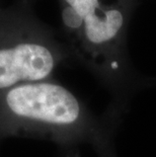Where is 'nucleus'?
<instances>
[{
    "label": "nucleus",
    "instance_id": "nucleus-3",
    "mask_svg": "<svg viewBox=\"0 0 156 157\" xmlns=\"http://www.w3.org/2000/svg\"><path fill=\"white\" fill-rule=\"evenodd\" d=\"M68 52L35 23L0 25V94L21 84L53 79Z\"/></svg>",
    "mask_w": 156,
    "mask_h": 157
},
{
    "label": "nucleus",
    "instance_id": "nucleus-4",
    "mask_svg": "<svg viewBox=\"0 0 156 157\" xmlns=\"http://www.w3.org/2000/svg\"><path fill=\"white\" fill-rule=\"evenodd\" d=\"M115 136L116 134L105 137L93 147L98 157H118L115 147Z\"/></svg>",
    "mask_w": 156,
    "mask_h": 157
},
{
    "label": "nucleus",
    "instance_id": "nucleus-1",
    "mask_svg": "<svg viewBox=\"0 0 156 157\" xmlns=\"http://www.w3.org/2000/svg\"><path fill=\"white\" fill-rule=\"evenodd\" d=\"M126 109L111 105L98 116L74 92L54 79L18 85L0 94V143L29 138L62 150L94 147L117 133Z\"/></svg>",
    "mask_w": 156,
    "mask_h": 157
},
{
    "label": "nucleus",
    "instance_id": "nucleus-2",
    "mask_svg": "<svg viewBox=\"0 0 156 157\" xmlns=\"http://www.w3.org/2000/svg\"><path fill=\"white\" fill-rule=\"evenodd\" d=\"M129 14L130 7L124 2L61 0L69 52L105 86L112 103L124 109L143 86L127 57Z\"/></svg>",
    "mask_w": 156,
    "mask_h": 157
}]
</instances>
